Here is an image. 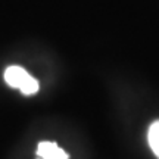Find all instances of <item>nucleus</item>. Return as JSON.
<instances>
[{
  "mask_svg": "<svg viewBox=\"0 0 159 159\" xmlns=\"http://www.w3.org/2000/svg\"><path fill=\"white\" fill-rule=\"evenodd\" d=\"M148 142L150 149L153 150V153L156 155V158L159 159V119L152 122V125L149 127L148 131Z\"/></svg>",
  "mask_w": 159,
  "mask_h": 159,
  "instance_id": "7ed1b4c3",
  "label": "nucleus"
},
{
  "mask_svg": "<svg viewBox=\"0 0 159 159\" xmlns=\"http://www.w3.org/2000/svg\"><path fill=\"white\" fill-rule=\"evenodd\" d=\"M37 155L39 159H68V153L53 142H40Z\"/></svg>",
  "mask_w": 159,
  "mask_h": 159,
  "instance_id": "f03ea898",
  "label": "nucleus"
},
{
  "mask_svg": "<svg viewBox=\"0 0 159 159\" xmlns=\"http://www.w3.org/2000/svg\"><path fill=\"white\" fill-rule=\"evenodd\" d=\"M5 81L7 84L18 89L25 96H31L39 91V81L21 66H7L5 71Z\"/></svg>",
  "mask_w": 159,
  "mask_h": 159,
  "instance_id": "f257e3e1",
  "label": "nucleus"
}]
</instances>
